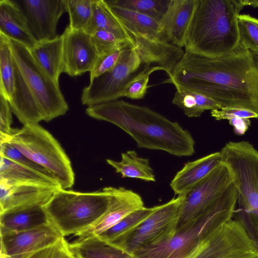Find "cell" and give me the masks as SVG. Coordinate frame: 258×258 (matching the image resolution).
<instances>
[{"label": "cell", "instance_id": "obj_5", "mask_svg": "<svg viewBox=\"0 0 258 258\" xmlns=\"http://www.w3.org/2000/svg\"><path fill=\"white\" fill-rule=\"evenodd\" d=\"M108 6L133 39L142 64L159 66L170 76L184 51L167 40L160 21L120 7Z\"/></svg>", "mask_w": 258, "mask_h": 258}, {"label": "cell", "instance_id": "obj_39", "mask_svg": "<svg viewBox=\"0 0 258 258\" xmlns=\"http://www.w3.org/2000/svg\"><path fill=\"white\" fill-rule=\"evenodd\" d=\"M124 48H118L108 53L98 56L90 72V81L111 70L117 63L121 51Z\"/></svg>", "mask_w": 258, "mask_h": 258}, {"label": "cell", "instance_id": "obj_13", "mask_svg": "<svg viewBox=\"0 0 258 258\" xmlns=\"http://www.w3.org/2000/svg\"><path fill=\"white\" fill-rule=\"evenodd\" d=\"M184 196L173 198L157 209L129 237L124 249L133 254L138 249L162 244L176 233Z\"/></svg>", "mask_w": 258, "mask_h": 258}, {"label": "cell", "instance_id": "obj_37", "mask_svg": "<svg viewBox=\"0 0 258 258\" xmlns=\"http://www.w3.org/2000/svg\"><path fill=\"white\" fill-rule=\"evenodd\" d=\"M0 156L34 170L50 178L57 180L50 171L26 157L8 142L1 143Z\"/></svg>", "mask_w": 258, "mask_h": 258}, {"label": "cell", "instance_id": "obj_42", "mask_svg": "<svg viewBox=\"0 0 258 258\" xmlns=\"http://www.w3.org/2000/svg\"><path fill=\"white\" fill-rule=\"evenodd\" d=\"M229 122L233 127L235 133L238 135L244 134L250 125L249 118L242 117H234L229 120Z\"/></svg>", "mask_w": 258, "mask_h": 258}, {"label": "cell", "instance_id": "obj_11", "mask_svg": "<svg viewBox=\"0 0 258 258\" xmlns=\"http://www.w3.org/2000/svg\"><path fill=\"white\" fill-rule=\"evenodd\" d=\"M232 181L228 168L221 162L184 196L176 232L195 224L212 211Z\"/></svg>", "mask_w": 258, "mask_h": 258}, {"label": "cell", "instance_id": "obj_12", "mask_svg": "<svg viewBox=\"0 0 258 258\" xmlns=\"http://www.w3.org/2000/svg\"><path fill=\"white\" fill-rule=\"evenodd\" d=\"M142 64L135 48H123L115 66L90 81L82 93L81 102L88 106L117 100L128 81Z\"/></svg>", "mask_w": 258, "mask_h": 258}, {"label": "cell", "instance_id": "obj_34", "mask_svg": "<svg viewBox=\"0 0 258 258\" xmlns=\"http://www.w3.org/2000/svg\"><path fill=\"white\" fill-rule=\"evenodd\" d=\"M143 69L126 83L122 92L121 97L133 99L143 98L148 88L150 75L156 71H163L161 67L157 66L144 65Z\"/></svg>", "mask_w": 258, "mask_h": 258}, {"label": "cell", "instance_id": "obj_18", "mask_svg": "<svg viewBox=\"0 0 258 258\" xmlns=\"http://www.w3.org/2000/svg\"><path fill=\"white\" fill-rule=\"evenodd\" d=\"M57 189L0 181V213L20 207L36 205L44 206Z\"/></svg>", "mask_w": 258, "mask_h": 258}, {"label": "cell", "instance_id": "obj_29", "mask_svg": "<svg viewBox=\"0 0 258 258\" xmlns=\"http://www.w3.org/2000/svg\"><path fill=\"white\" fill-rule=\"evenodd\" d=\"M121 160L106 159L108 164L112 166L122 178L140 179L146 181H155L156 177L149 160L139 156L134 150H128L121 154Z\"/></svg>", "mask_w": 258, "mask_h": 258}, {"label": "cell", "instance_id": "obj_8", "mask_svg": "<svg viewBox=\"0 0 258 258\" xmlns=\"http://www.w3.org/2000/svg\"><path fill=\"white\" fill-rule=\"evenodd\" d=\"M220 153L237 189L238 209L249 217L258 237V151L248 141H231Z\"/></svg>", "mask_w": 258, "mask_h": 258}, {"label": "cell", "instance_id": "obj_23", "mask_svg": "<svg viewBox=\"0 0 258 258\" xmlns=\"http://www.w3.org/2000/svg\"><path fill=\"white\" fill-rule=\"evenodd\" d=\"M50 223L42 205L20 207L0 213L1 233L29 230Z\"/></svg>", "mask_w": 258, "mask_h": 258}, {"label": "cell", "instance_id": "obj_27", "mask_svg": "<svg viewBox=\"0 0 258 258\" xmlns=\"http://www.w3.org/2000/svg\"><path fill=\"white\" fill-rule=\"evenodd\" d=\"M78 258H136L126 250L112 245L96 236L78 237L69 243Z\"/></svg>", "mask_w": 258, "mask_h": 258}, {"label": "cell", "instance_id": "obj_35", "mask_svg": "<svg viewBox=\"0 0 258 258\" xmlns=\"http://www.w3.org/2000/svg\"><path fill=\"white\" fill-rule=\"evenodd\" d=\"M239 44L244 48L258 53V19L248 14L238 16Z\"/></svg>", "mask_w": 258, "mask_h": 258}, {"label": "cell", "instance_id": "obj_33", "mask_svg": "<svg viewBox=\"0 0 258 258\" xmlns=\"http://www.w3.org/2000/svg\"><path fill=\"white\" fill-rule=\"evenodd\" d=\"M95 0H65L70 17L68 26L74 30H84L90 23Z\"/></svg>", "mask_w": 258, "mask_h": 258}, {"label": "cell", "instance_id": "obj_31", "mask_svg": "<svg viewBox=\"0 0 258 258\" xmlns=\"http://www.w3.org/2000/svg\"><path fill=\"white\" fill-rule=\"evenodd\" d=\"M0 95L8 100L14 89L15 69L11 39L0 33Z\"/></svg>", "mask_w": 258, "mask_h": 258}, {"label": "cell", "instance_id": "obj_10", "mask_svg": "<svg viewBox=\"0 0 258 258\" xmlns=\"http://www.w3.org/2000/svg\"><path fill=\"white\" fill-rule=\"evenodd\" d=\"M256 246L242 223L231 219L206 235L184 258H257Z\"/></svg>", "mask_w": 258, "mask_h": 258}, {"label": "cell", "instance_id": "obj_15", "mask_svg": "<svg viewBox=\"0 0 258 258\" xmlns=\"http://www.w3.org/2000/svg\"><path fill=\"white\" fill-rule=\"evenodd\" d=\"M18 3L37 41L52 40L58 36V21L67 12L65 0H23Z\"/></svg>", "mask_w": 258, "mask_h": 258}, {"label": "cell", "instance_id": "obj_1", "mask_svg": "<svg viewBox=\"0 0 258 258\" xmlns=\"http://www.w3.org/2000/svg\"><path fill=\"white\" fill-rule=\"evenodd\" d=\"M164 82L205 96L221 108H243L258 114V53L239 44L232 52L219 57L184 50Z\"/></svg>", "mask_w": 258, "mask_h": 258}, {"label": "cell", "instance_id": "obj_14", "mask_svg": "<svg viewBox=\"0 0 258 258\" xmlns=\"http://www.w3.org/2000/svg\"><path fill=\"white\" fill-rule=\"evenodd\" d=\"M62 237L52 223L22 232L1 233V254L6 258H27Z\"/></svg>", "mask_w": 258, "mask_h": 258}, {"label": "cell", "instance_id": "obj_41", "mask_svg": "<svg viewBox=\"0 0 258 258\" xmlns=\"http://www.w3.org/2000/svg\"><path fill=\"white\" fill-rule=\"evenodd\" d=\"M211 115L216 120L228 119L234 117L258 118V114L252 110L240 107H227L211 111Z\"/></svg>", "mask_w": 258, "mask_h": 258}, {"label": "cell", "instance_id": "obj_32", "mask_svg": "<svg viewBox=\"0 0 258 258\" xmlns=\"http://www.w3.org/2000/svg\"><path fill=\"white\" fill-rule=\"evenodd\" d=\"M171 0H105L114 6L140 13L161 21L166 14Z\"/></svg>", "mask_w": 258, "mask_h": 258}, {"label": "cell", "instance_id": "obj_9", "mask_svg": "<svg viewBox=\"0 0 258 258\" xmlns=\"http://www.w3.org/2000/svg\"><path fill=\"white\" fill-rule=\"evenodd\" d=\"M11 43L13 57L39 105L43 121L64 115L69 106L59 85L39 66L28 47L12 39Z\"/></svg>", "mask_w": 258, "mask_h": 258}, {"label": "cell", "instance_id": "obj_46", "mask_svg": "<svg viewBox=\"0 0 258 258\" xmlns=\"http://www.w3.org/2000/svg\"><path fill=\"white\" fill-rule=\"evenodd\" d=\"M76 258H78V257H76Z\"/></svg>", "mask_w": 258, "mask_h": 258}, {"label": "cell", "instance_id": "obj_19", "mask_svg": "<svg viewBox=\"0 0 258 258\" xmlns=\"http://www.w3.org/2000/svg\"><path fill=\"white\" fill-rule=\"evenodd\" d=\"M197 0H171L168 10L160 21L167 40L181 48L192 17Z\"/></svg>", "mask_w": 258, "mask_h": 258}, {"label": "cell", "instance_id": "obj_16", "mask_svg": "<svg viewBox=\"0 0 258 258\" xmlns=\"http://www.w3.org/2000/svg\"><path fill=\"white\" fill-rule=\"evenodd\" d=\"M63 35V73L71 77L90 72L98 57L91 35L68 26Z\"/></svg>", "mask_w": 258, "mask_h": 258}, {"label": "cell", "instance_id": "obj_38", "mask_svg": "<svg viewBox=\"0 0 258 258\" xmlns=\"http://www.w3.org/2000/svg\"><path fill=\"white\" fill-rule=\"evenodd\" d=\"M27 258H76L69 243L62 237L55 243L42 249Z\"/></svg>", "mask_w": 258, "mask_h": 258}, {"label": "cell", "instance_id": "obj_21", "mask_svg": "<svg viewBox=\"0 0 258 258\" xmlns=\"http://www.w3.org/2000/svg\"><path fill=\"white\" fill-rule=\"evenodd\" d=\"M0 33L29 49L37 42L20 5L11 0L0 1Z\"/></svg>", "mask_w": 258, "mask_h": 258}, {"label": "cell", "instance_id": "obj_45", "mask_svg": "<svg viewBox=\"0 0 258 258\" xmlns=\"http://www.w3.org/2000/svg\"><path fill=\"white\" fill-rule=\"evenodd\" d=\"M256 247H257V251H258V243H257V244H256ZM257 258H258V257H257Z\"/></svg>", "mask_w": 258, "mask_h": 258}, {"label": "cell", "instance_id": "obj_43", "mask_svg": "<svg viewBox=\"0 0 258 258\" xmlns=\"http://www.w3.org/2000/svg\"><path fill=\"white\" fill-rule=\"evenodd\" d=\"M244 6H250L254 8H258V1L242 0Z\"/></svg>", "mask_w": 258, "mask_h": 258}, {"label": "cell", "instance_id": "obj_17", "mask_svg": "<svg viewBox=\"0 0 258 258\" xmlns=\"http://www.w3.org/2000/svg\"><path fill=\"white\" fill-rule=\"evenodd\" d=\"M111 201L106 212L93 225L79 234L78 237L97 236L129 214L144 207L141 196L132 190L111 186Z\"/></svg>", "mask_w": 258, "mask_h": 258}, {"label": "cell", "instance_id": "obj_6", "mask_svg": "<svg viewBox=\"0 0 258 258\" xmlns=\"http://www.w3.org/2000/svg\"><path fill=\"white\" fill-rule=\"evenodd\" d=\"M237 200V189L232 181L213 210L195 224L162 244L139 249L133 255L136 258H184L209 232L232 219Z\"/></svg>", "mask_w": 258, "mask_h": 258}, {"label": "cell", "instance_id": "obj_26", "mask_svg": "<svg viewBox=\"0 0 258 258\" xmlns=\"http://www.w3.org/2000/svg\"><path fill=\"white\" fill-rule=\"evenodd\" d=\"M98 30L114 34L120 40L135 48V42L125 27L114 14L105 0H95L91 20L84 30L91 35Z\"/></svg>", "mask_w": 258, "mask_h": 258}, {"label": "cell", "instance_id": "obj_7", "mask_svg": "<svg viewBox=\"0 0 258 258\" xmlns=\"http://www.w3.org/2000/svg\"><path fill=\"white\" fill-rule=\"evenodd\" d=\"M7 142L50 171L61 188L73 186L75 173L69 158L58 142L39 123L13 128Z\"/></svg>", "mask_w": 258, "mask_h": 258}, {"label": "cell", "instance_id": "obj_22", "mask_svg": "<svg viewBox=\"0 0 258 258\" xmlns=\"http://www.w3.org/2000/svg\"><path fill=\"white\" fill-rule=\"evenodd\" d=\"M220 163V151L188 162L176 173L170 186L175 195L185 196Z\"/></svg>", "mask_w": 258, "mask_h": 258}, {"label": "cell", "instance_id": "obj_44", "mask_svg": "<svg viewBox=\"0 0 258 258\" xmlns=\"http://www.w3.org/2000/svg\"><path fill=\"white\" fill-rule=\"evenodd\" d=\"M0 258H6V257L5 255L1 254Z\"/></svg>", "mask_w": 258, "mask_h": 258}, {"label": "cell", "instance_id": "obj_20", "mask_svg": "<svg viewBox=\"0 0 258 258\" xmlns=\"http://www.w3.org/2000/svg\"><path fill=\"white\" fill-rule=\"evenodd\" d=\"M14 89L8 100L11 110L23 125L38 124L43 120L41 110L14 58Z\"/></svg>", "mask_w": 258, "mask_h": 258}, {"label": "cell", "instance_id": "obj_36", "mask_svg": "<svg viewBox=\"0 0 258 258\" xmlns=\"http://www.w3.org/2000/svg\"><path fill=\"white\" fill-rule=\"evenodd\" d=\"M91 36L92 43L99 56L118 48L132 47L114 34L105 30H98L91 34Z\"/></svg>", "mask_w": 258, "mask_h": 258}, {"label": "cell", "instance_id": "obj_25", "mask_svg": "<svg viewBox=\"0 0 258 258\" xmlns=\"http://www.w3.org/2000/svg\"><path fill=\"white\" fill-rule=\"evenodd\" d=\"M1 156L0 181L12 184L61 188L57 180Z\"/></svg>", "mask_w": 258, "mask_h": 258}, {"label": "cell", "instance_id": "obj_40", "mask_svg": "<svg viewBox=\"0 0 258 258\" xmlns=\"http://www.w3.org/2000/svg\"><path fill=\"white\" fill-rule=\"evenodd\" d=\"M12 110L8 100L0 95V143L7 142L12 133Z\"/></svg>", "mask_w": 258, "mask_h": 258}, {"label": "cell", "instance_id": "obj_30", "mask_svg": "<svg viewBox=\"0 0 258 258\" xmlns=\"http://www.w3.org/2000/svg\"><path fill=\"white\" fill-rule=\"evenodd\" d=\"M172 103L189 117H200L206 110L221 108L219 104L205 96L180 89H176Z\"/></svg>", "mask_w": 258, "mask_h": 258}, {"label": "cell", "instance_id": "obj_2", "mask_svg": "<svg viewBox=\"0 0 258 258\" xmlns=\"http://www.w3.org/2000/svg\"><path fill=\"white\" fill-rule=\"evenodd\" d=\"M86 113L121 128L140 148L160 150L178 157L195 153V142L188 130L148 107L116 100L88 106Z\"/></svg>", "mask_w": 258, "mask_h": 258}, {"label": "cell", "instance_id": "obj_4", "mask_svg": "<svg viewBox=\"0 0 258 258\" xmlns=\"http://www.w3.org/2000/svg\"><path fill=\"white\" fill-rule=\"evenodd\" d=\"M111 199V186L89 192L60 188L43 207L50 222L63 237L78 236L101 217Z\"/></svg>", "mask_w": 258, "mask_h": 258}, {"label": "cell", "instance_id": "obj_28", "mask_svg": "<svg viewBox=\"0 0 258 258\" xmlns=\"http://www.w3.org/2000/svg\"><path fill=\"white\" fill-rule=\"evenodd\" d=\"M158 206L151 208L144 207L135 211L113 227L96 236L112 245L125 250L124 246L129 237L157 209Z\"/></svg>", "mask_w": 258, "mask_h": 258}, {"label": "cell", "instance_id": "obj_3", "mask_svg": "<svg viewBox=\"0 0 258 258\" xmlns=\"http://www.w3.org/2000/svg\"><path fill=\"white\" fill-rule=\"evenodd\" d=\"M242 0H197L185 36L184 50L219 57L239 44L238 16Z\"/></svg>", "mask_w": 258, "mask_h": 258}, {"label": "cell", "instance_id": "obj_24", "mask_svg": "<svg viewBox=\"0 0 258 258\" xmlns=\"http://www.w3.org/2000/svg\"><path fill=\"white\" fill-rule=\"evenodd\" d=\"M63 35L53 39L37 41L30 52L42 70L59 85L60 75L63 73Z\"/></svg>", "mask_w": 258, "mask_h": 258}]
</instances>
